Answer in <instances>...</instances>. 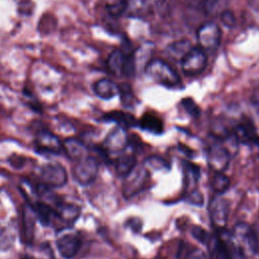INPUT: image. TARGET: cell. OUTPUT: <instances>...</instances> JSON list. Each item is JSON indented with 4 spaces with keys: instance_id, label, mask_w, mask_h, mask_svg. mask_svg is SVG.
<instances>
[{
    "instance_id": "30bf717a",
    "label": "cell",
    "mask_w": 259,
    "mask_h": 259,
    "mask_svg": "<svg viewBox=\"0 0 259 259\" xmlns=\"http://www.w3.org/2000/svg\"><path fill=\"white\" fill-rule=\"evenodd\" d=\"M127 145V136L123 127L113 128L103 142V150L107 152H121Z\"/></svg>"
},
{
    "instance_id": "9c48e42d",
    "label": "cell",
    "mask_w": 259,
    "mask_h": 259,
    "mask_svg": "<svg viewBox=\"0 0 259 259\" xmlns=\"http://www.w3.org/2000/svg\"><path fill=\"white\" fill-rule=\"evenodd\" d=\"M207 160L215 172H223L230 162V154L220 144H213L207 150Z\"/></svg>"
},
{
    "instance_id": "e575fe53",
    "label": "cell",
    "mask_w": 259,
    "mask_h": 259,
    "mask_svg": "<svg viewBox=\"0 0 259 259\" xmlns=\"http://www.w3.org/2000/svg\"><path fill=\"white\" fill-rule=\"evenodd\" d=\"M9 163L13 168L20 169L25 165V158L19 155H12L9 157Z\"/></svg>"
},
{
    "instance_id": "8992f818",
    "label": "cell",
    "mask_w": 259,
    "mask_h": 259,
    "mask_svg": "<svg viewBox=\"0 0 259 259\" xmlns=\"http://www.w3.org/2000/svg\"><path fill=\"white\" fill-rule=\"evenodd\" d=\"M232 240L246 253H257L255 230L245 223H238L230 235Z\"/></svg>"
},
{
    "instance_id": "d590c367",
    "label": "cell",
    "mask_w": 259,
    "mask_h": 259,
    "mask_svg": "<svg viewBox=\"0 0 259 259\" xmlns=\"http://www.w3.org/2000/svg\"><path fill=\"white\" fill-rule=\"evenodd\" d=\"M249 1L253 7H259V0H249Z\"/></svg>"
},
{
    "instance_id": "836d02e7",
    "label": "cell",
    "mask_w": 259,
    "mask_h": 259,
    "mask_svg": "<svg viewBox=\"0 0 259 259\" xmlns=\"http://www.w3.org/2000/svg\"><path fill=\"white\" fill-rule=\"evenodd\" d=\"M184 259H206L204 252L199 248H192L187 252Z\"/></svg>"
},
{
    "instance_id": "cb8c5ba5",
    "label": "cell",
    "mask_w": 259,
    "mask_h": 259,
    "mask_svg": "<svg viewBox=\"0 0 259 259\" xmlns=\"http://www.w3.org/2000/svg\"><path fill=\"white\" fill-rule=\"evenodd\" d=\"M141 127L152 134H161L163 132L162 120L152 114H145L141 119Z\"/></svg>"
},
{
    "instance_id": "8fae6325",
    "label": "cell",
    "mask_w": 259,
    "mask_h": 259,
    "mask_svg": "<svg viewBox=\"0 0 259 259\" xmlns=\"http://www.w3.org/2000/svg\"><path fill=\"white\" fill-rule=\"evenodd\" d=\"M54 207L56 209L58 220L69 227L74 225L81 212V208L78 205L62 201L61 199L57 201Z\"/></svg>"
},
{
    "instance_id": "7402d4cb",
    "label": "cell",
    "mask_w": 259,
    "mask_h": 259,
    "mask_svg": "<svg viewBox=\"0 0 259 259\" xmlns=\"http://www.w3.org/2000/svg\"><path fill=\"white\" fill-rule=\"evenodd\" d=\"M183 171H184V181L188 189V192L194 190V186L197 184L199 179V168L187 161H183Z\"/></svg>"
},
{
    "instance_id": "d6a6232c",
    "label": "cell",
    "mask_w": 259,
    "mask_h": 259,
    "mask_svg": "<svg viewBox=\"0 0 259 259\" xmlns=\"http://www.w3.org/2000/svg\"><path fill=\"white\" fill-rule=\"evenodd\" d=\"M188 201L192 204H196V205H202L203 204V196L201 195V193L194 189L190 192H188Z\"/></svg>"
},
{
    "instance_id": "3957f363",
    "label": "cell",
    "mask_w": 259,
    "mask_h": 259,
    "mask_svg": "<svg viewBox=\"0 0 259 259\" xmlns=\"http://www.w3.org/2000/svg\"><path fill=\"white\" fill-rule=\"evenodd\" d=\"M180 63L181 70L185 75L196 76L206 68L207 57L205 51L200 47L190 48L181 58Z\"/></svg>"
},
{
    "instance_id": "44dd1931",
    "label": "cell",
    "mask_w": 259,
    "mask_h": 259,
    "mask_svg": "<svg viewBox=\"0 0 259 259\" xmlns=\"http://www.w3.org/2000/svg\"><path fill=\"white\" fill-rule=\"evenodd\" d=\"M151 3L152 0H127L125 12L134 17H142L149 12Z\"/></svg>"
},
{
    "instance_id": "ffe728a7",
    "label": "cell",
    "mask_w": 259,
    "mask_h": 259,
    "mask_svg": "<svg viewBox=\"0 0 259 259\" xmlns=\"http://www.w3.org/2000/svg\"><path fill=\"white\" fill-rule=\"evenodd\" d=\"M103 119L106 121H113L117 123L118 126L123 128L135 126L136 124L134 116L123 111H110L103 116Z\"/></svg>"
},
{
    "instance_id": "f1b7e54d",
    "label": "cell",
    "mask_w": 259,
    "mask_h": 259,
    "mask_svg": "<svg viewBox=\"0 0 259 259\" xmlns=\"http://www.w3.org/2000/svg\"><path fill=\"white\" fill-rule=\"evenodd\" d=\"M106 10L111 16L118 17L126 11V1H116L111 3L107 5Z\"/></svg>"
},
{
    "instance_id": "6da1fadb",
    "label": "cell",
    "mask_w": 259,
    "mask_h": 259,
    "mask_svg": "<svg viewBox=\"0 0 259 259\" xmlns=\"http://www.w3.org/2000/svg\"><path fill=\"white\" fill-rule=\"evenodd\" d=\"M147 75L158 83L167 87H177L180 85V77L173 68L161 59H152L145 68Z\"/></svg>"
},
{
    "instance_id": "277c9868",
    "label": "cell",
    "mask_w": 259,
    "mask_h": 259,
    "mask_svg": "<svg viewBox=\"0 0 259 259\" xmlns=\"http://www.w3.org/2000/svg\"><path fill=\"white\" fill-rule=\"evenodd\" d=\"M40 181L50 188H59L66 185L68 174L66 169L59 163H49L40 168Z\"/></svg>"
},
{
    "instance_id": "5b68a950",
    "label": "cell",
    "mask_w": 259,
    "mask_h": 259,
    "mask_svg": "<svg viewBox=\"0 0 259 259\" xmlns=\"http://www.w3.org/2000/svg\"><path fill=\"white\" fill-rule=\"evenodd\" d=\"M198 47L203 51L215 50L222 38V31L220 26L214 22H206L199 26L196 33Z\"/></svg>"
},
{
    "instance_id": "484cf974",
    "label": "cell",
    "mask_w": 259,
    "mask_h": 259,
    "mask_svg": "<svg viewBox=\"0 0 259 259\" xmlns=\"http://www.w3.org/2000/svg\"><path fill=\"white\" fill-rule=\"evenodd\" d=\"M230 179L223 172H217L212 180V188L217 193H224L230 187Z\"/></svg>"
},
{
    "instance_id": "ba28073f",
    "label": "cell",
    "mask_w": 259,
    "mask_h": 259,
    "mask_svg": "<svg viewBox=\"0 0 259 259\" xmlns=\"http://www.w3.org/2000/svg\"><path fill=\"white\" fill-rule=\"evenodd\" d=\"M59 254L65 259L73 258L81 248V239L72 233L59 237L56 241Z\"/></svg>"
},
{
    "instance_id": "d4e9b609",
    "label": "cell",
    "mask_w": 259,
    "mask_h": 259,
    "mask_svg": "<svg viewBox=\"0 0 259 259\" xmlns=\"http://www.w3.org/2000/svg\"><path fill=\"white\" fill-rule=\"evenodd\" d=\"M235 135L238 138V140L243 143L256 142V133L251 123H240L236 127Z\"/></svg>"
},
{
    "instance_id": "603a6c76",
    "label": "cell",
    "mask_w": 259,
    "mask_h": 259,
    "mask_svg": "<svg viewBox=\"0 0 259 259\" xmlns=\"http://www.w3.org/2000/svg\"><path fill=\"white\" fill-rule=\"evenodd\" d=\"M15 230L11 226L0 224V251L10 249L15 242Z\"/></svg>"
},
{
    "instance_id": "1f68e13d",
    "label": "cell",
    "mask_w": 259,
    "mask_h": 259,
    "mask_svg": "<svg viewBox=\"0 0 259 259\" xmlns=\"http://www.w3.org/2000/svg\"><path fill=\"white\" fill-rule=\"evenodd\" d=\"M221 21L224 23V25L228 26V27H232L235 25L236 23V18H235V15L232 11L230 10H224L222 13H221Z\"/></svg>"
},
{
    "instance_id": "7c38bea8",
    "label": "cell",
    "mask_w": 259,
    "mask_h": 259,
    "mask_svg": "<svg viewBox=\"0 0 259 259\" xmlns=\"http://www.w3.org/2000/svg\"><path fill=\"white\" fill-rule=\"evenodd\" d=\"M210 218L213 225L219 228L223 229L228 221V213H229V202L228 200L217 197L210 202L209 206Z\"/></svg>"
},
{
    "instance_id": "7a4b0ae2",
    "label": "cell",
    "mask_w": 259,
    "mask_h": 259,
    "mask_svg": "<svg viewBox=\"0 0 259 259\" xmlns=\"http://www.w3.org/2000/svg\"><path fill=\"white\" fill-rule=\"evenodd\" d=\"M98 168L99 164L97 159L86 155L75 162L72 168V176L78 184L86 186L94 182L98 174Z\"/></svg>"
},
{
    "instance_id": "4316f807",
    "label": "cell",
    "mask_w": 259,
    "mask_h": 259,
    "mask_svg": "<svg viewBox=\"0 0 259 259\" xmlns=\"http://www.w3.org/2000/svg\"><path fill=\"white\" fill-rule=\"evenodd\" d=\"M118 93L120 95V99L125 106H131L134 103V93L132 87L127 83H122L118 86Z\"/></svg>"
},
{
    "instance_id": "5bb4252c",
    "label": "cell",
    "mask_w": 259,
    "mask_h": 259,
    "mask_svg": "<svg viewBox=\"0 0 259 259\" xmlns=\"http://www.w3.org/2000/svg\"><path fill=\"white\" fill-rule=\"evenodd\" d=\"M31 206L36 214L37 221L42 226H46V227L52 226L54 221L58 219L55 207L46 201H42V200L35 201L31 203Z\"/></svg>"
},
{
    "instance_id": "52a82bcc",
    "label": "cell",
    "mask_w": 259,
    "mask_h": 259,
    "mask_svg": "<svg viewBox=\"0 0 259 259\" xmlns=\"http://www.w3.org/2000/svg\"><path fill=\"white\" fill-rule=\"evenodd\" d=\"M34 149L37 153L60 155L63 152V144L57 136L48 130H40L34 138Z\"/></svg>"
},
{
    "instance_id": "8d00e7d4",
    "label": "cell",
    "mask_w": 259,
    "mask_h": 259,
    "mask_svg": "<svg viewBox=\"0 0 259 259\" xmlns=\"http://www.w3.org/2000/svg\"><path fill=\"white\" fill-rule=\"evenodd\" d=\"M258 143H259V142H258Z\"/></svg>"
},
{
    "instance_id": "e0dca14e",
    "label": "cell",
    "mask_w": 259,
    "mask_h": 259,
    "mask_svg": "<svg viewBox=\"0 0 259 259\" xmlns=\"http://www.w3.org/2000/svg\"><path fill=\"white\" fill-rule=\"evenodd\" d=\"M93 91L98 97L107 100L118 94V86L110 79L103 78L94 83Z\"/></svg>"
},
{
    "instance_id": "2e32d148",
    "label": "cell",
    "mask_w": 259,
    "mask_h": 259,
    "mask_svg": "<svg viewBox=\"0 0 259 259\" xmlns=\"http://www.w3.org/2000/svg\"><path fill=\"white\" fill-rule=\"evenodd\" d=\"M127 55L121 50L112 51L107 59V67L108 70L116 76H120L124 74V69L127 61Z\"/></svg>"
},
{
    "instance_id": "83f0119b",
    "label": "cell",
    "mask_w": 259,
    "mask_h": 259,
    "mask_svg": "<svg viewBox=\"0 0 259 259\" xmlns=\"http://www.w3.org/2000/svg\"><path fill=\"white\" fill-rule=\"evenodd\" d=\"M190 49V46L188 44L187 40H181V41H177L172 44L169 47V52L172 56H180V58H182L186 52Z\"/></svg>"
},
{
    "instance_id": "f546056e",
    "label": "cell",
    "mask_w": 259,
    "mask_h": 259,
    "mask_svg": "<svg viewBox=\"0 0 259 259\" xmlns=\"http://www.w3.org/2000/svg\"><path fill=\"white\" fill-rule=\"evenodd\" d=\"M181 104L183 105L184 109L188 112V114H190L193 117H198L199 116V114H200L199 107L193 101V99H191V98H184V99L181 100Z\"/></svg>"
},
{
    "instance_id": "4fadbf2b",
    "label": "cell",
    "mask_w": 259,
    "mask_h": 259,
    "mask_svg": "<svg viewBox=\"0 0 259 259\" xmlns=\"http://www.w3.org/2000/svg\"><path fill=\"white\" fill-rule=\"evenodd\" d=\"M36 220V214L31 204H24L22 212V238L26 244H31L33 241Z\"/></svg>"
},
{
    "instance_id": "9a60e30c",
    "label": "cell",
    "mask_w": 259,
    "mask_h": 259,
    "mask_svg": "<svg viewBox=\"0 0 259 259\" xmlns=\"http://www.w3.org/2000/svg\"><path fill=\"white\" fill-rule=\"evenodd\" d=\"M63 152L73 161H78L87 155V148L85 145L75 138H68L63 143Z\"/></svg>"
},
{
    "instance_id": "ac0fdd59",
    "label": "cell",
    "mask_w": 259,
    "mask_h": 259,
    "mask_svg": "<svg viewBox=\"0 0 259 259\" xmlns=\"http://www.w3.org/2000/svg\"><path fill=\"white\" fill-rule=\"evenodd\" d=\"M137 159L135 155L123 154L115 160V171L119 177H126L136 167Z\"/></svg>"
},
{
    "instance_id": "4dcf8cb0",
    "label": "cell",
    "mask_w": 259,
    "mask_h": 259,
    "mask_svg": "<svg viewBox=\"0 0 259 259\" xmlns=\"http://www.w3.org/2000/svg\"><path fill=\"white\" fill-rule=\"evenodd\" d=\"M192 235H193V237L196 239V240H198L200 243H202V244H207L208 245V243H209V241H210V236H209V234L207 233V232H205L202 228H200V227H194L193 229H192Z\"/></svg>"
},
{
    "instance_id": "d6986e66",
    "label": "cell",
    "mask_w": 259,
    "mask_h": 259,
    "mask_svg": "<svg viewBox=\"0 0 259 259\" xmlns=\"http://www.w3.org/2000/svg\"><path fill=\"white\" fill-rule=\"evenodd\" d=\"M146 173L144 172V170H139V171H132L126 178H128V181L126 183V186H124V194H126V196H131L133 194H135L137 191H139L138 189L142 186V184L145 181V175Z\"/></svg>"
}]
</instances>
